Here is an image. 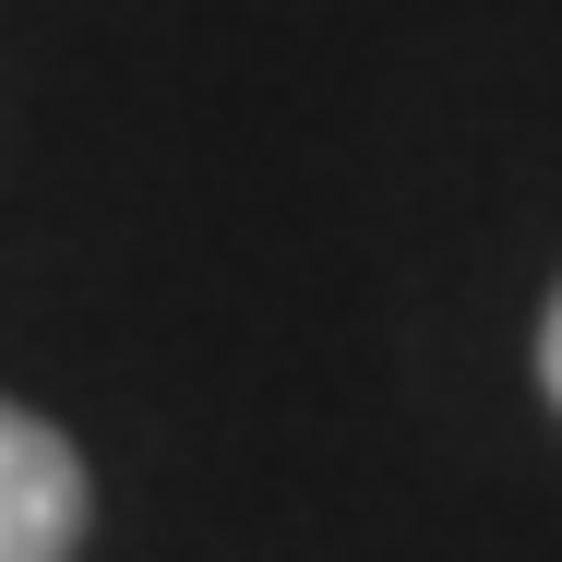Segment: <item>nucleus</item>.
<instances>
[{"mask_svg":"<svg viewBox=\"0 0 562 562\" xmlns=\"http://www.w3.org/2000/svg\"><path fill=\"white\" fill-rule=\"evenodd\" d=\"M85 539V467L48 419L0 407V562H72Z\"/></svg>","mask_w":562,"mask_h":562,"instance_id":"f257e3e1","label":"nucleus"},{"mask_svg":"<svg viewBox=\"0 0 562 562\" xmlns=\"http://www.w3.org/2000/svg\"><path fill=\"white\" fill-rule=\"evenodd\" d=\"M539 371H551V395H562V300H551V336H539Z\"/></svg>","mask_w":562,"mask_h":562,"instance_id":"f03ea898","label":"nucleus"}]
</instances>
